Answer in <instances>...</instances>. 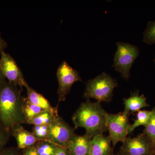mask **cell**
Instances as JSON below:
<instances>
[{
	"instance_id": "16",
	"label": "cell",
	"mask_w": 155,
	"mask_h": 155,
	"mask_svg": "<svg viewBox=\"0 0 155 155\" xmlns=\"http://www.w3.org/2000/svg\"><path fill=\"white\" fill-rule=\"evenodd\" d=\"M58 116V115H56L49 111L45 110L25 123L34 125H49Z\"/></svg>"
},
{
	"instance_id": "30",
	"label": "cell",
	"mask_w": 155,
	"mask_h": 155,
	"mask_svg": "<svg viewBox=\"0 0 155 155\" xmlns=\"http://www.w3.org/2000/svg\"><path fill=\"white\" fill-rule=\"evenodd\" d=\"M112 155H118V154H117V155H115V154H113Z\"/></svg>"
},
{
	"instance_id": "8",
	"label": "cell",
	"mask_w": 155,
	"mask_h": 155,
	"mask_svg": "<svg viewBox=\"0 0 155 155\" xmlns=\"http://www.w3.org/2000/svg\"><path fill=\"white\" fill-rule=\"evenodd\" d=\"M75 134L74 128L58 116L49 126L47 140L58 147L68 148Z\"/></svg>"
},
{
	"instance_id": "5",
	"label": "cell",
	"mask_w": 155,
	"mask_h": 155,
	"mask_svg": "<svg viewBox=\"0 0 155 155\" xmlns=\"http://www.w3.org/2000/svg\"><path fill=\"white\" fill-rule=\"evenodd\" d=\"M129 116L124 112L117 114H107V129L112 140L113 148L118 143H123L127 137L130 125Z\"/></svg>"
},
{
	"instance_id": "9",
	"label": "cell",
	"mask_w": 155,
	"mask_h": 155,
	"mask_svg": "<svg viewBox=\"0 0 155 155\" xmlns=\"http://www.w3.org/2000/svg\"><path fill=\"white\" fill-rule=\"evenodd\" d=\"M0 65L6 80L22 88L27 84L14 58L5 51L1 54Z\"/></svg>"
},
{
	"instance_id": "28",
	"label": "cell",
	"mask_w": 155,
	"mask_h": 155,
	"mask_svg": "<svg viewBox=\"0 0 155 155\" xmlns=\"http://www.w3.org/2000/svg\"><path fill=\"white\" fill-rule=\"evenodd\" d=\"M155 155V144H154V155Z\"/></svg>"
},
{
	"instance_id": "26",
	"label": "cell",
	"mask_w": 155,
	"mask_h": 155,
	"mask_svg": "<svg viewBox=\"0 0 155 155\" xmlns=\"http://www.w3.org/2000/svg\"><path fill=\"white\" fill-rule=\"evenodd\" d=\"M7 47H8V43L6 41L3 39L0 31V54L3 52L5 51V50Z\"/></svg>"
},
{
	"instance_id": "25",
	"label": "cell",
	"mask_w": 155,
	"mask_h": 155,
	"mask_svg": "<svg viewBox=\"0 0 155 155\" xmlns=\"http://www.w3.org/2000/svg\"><path fill=\"white\" fill-rule=\"evenodd\" d=\"M53 155H69L68 148L58 147L55 153Z\"/></svg>"
},
{
	"instance_id": "4",
	"label": "cell",
	"mask_w": 155,
	"mask_h": 155,
	"mask_svg": "<svg viewBox=\"0 0 155 155\" xmlns=\"http://www.w3.org/2000/svg\"><path fill=\"white\" fill-rule=\"evenodd\" d=\"M116 46L114 67L122 78L127 80L130 76L131 67L139 54V49L134 45L122 42H117Z\"/></svg>"
},
{
	"instance_id": "23",
	"label": "cell",
	"mask_w": 155,
	"mask_h": 155,
	"mask_svg": "<svg viewBox=\"0 0 155 155\" xmlns=\"http://www.w3.org/2000/svg\"><path fill=\"white\" fill-rule=\"evenodd\" d=\"M37 143L32 146L22 150V155H38V153Z\"/></svg>"
},
{
	"instance_id": "20",
	"label": "cell",
	"mask_w": 155,
	"mask_h": 155,
	"mask_svg": "<svg viewBox=\"0 0 155 155\" xmlns=\"http://www.w3.org/2000/svg\"><path fill=\"white\" fill-rule=\"evenodd\" d=\"M152 114L148 122L144 126L145 128L143 130L151 140L152 141L154 145L155 143V107L152 110Z\"/></svg>"
},
{
	"instance_id": "21",
	"label": "cell",
	"mask_w": 155,
	"mask_h": 155,
	"mask_svg": "<svg viewBox=\"0 0 155 155\" xmlns=\"http://www.w3.org/2000/svg\"><path fill=\"white\" fill-rule=\"evenodd\" d=\"M48 125H34L32 133L38 140H47L49 131Z\"/></svg>"
},
{
	"instance_id": "3",
	"label": "cell",
	"mask_w": 155,
	"mask_h": 155,
	"mask_svg": "<svg viewBox=\"0 0 155 155\" xmlns=\"http://www.w3.org/2000/svg\"><path fill=\"white\" fill-rule=\"evenodd\" d=\"M118 85L116 79L103 72L94 78L87 81L84 96L87 100L94 98L100 102H110L113 98L114 89Z\"/></svg>"
},
{
	"instance_id": "7",
	"label": "cell",
	"mask_w": 155,
	"mask_h": 155,
	"mask_svg": "<svg viewBox=\"0 0 155 155\" xmlns=\"http://www.w3.org/2000/svg\"><path fill=\"white\" fill-rule=\"evenodd\" d=\"M58 82V103L65 101L67 94L75 82L82 81L80 74L66 61H63L58 67L57 72Z\"/></svg>"
},
{
	"instance_id": "14",
	"label": "cell",
	"mask_w": 155,
	"mask_h": 155,
	"mask_svg": "<svg viewBox=\"0 0 155 155\" xmlns=\"http://www.w3.org/2000/svg\"><path fill=\"white\" fill-rule=\"evenodd\" d=\"M25 87L27 90V98L29 101L45 110L58 115V108L53 107L49 102L43 96L30 87L28 83L25 85Z\"/></svg>"
},
{
	"instance_id": "12",
	"label": "cell",
	"mask_w": 155,
	"mask_h": 155,
	"mask_svg": "<svg viewBox=\"0 0 155 155\" xmlns=\"http://www.w3.org/2000/svg\"><path fill=\"white\" fill-rule=\"evenodd\" d=\"M92 138L86 134H75L68 146L69 155H89Z\"/></svg>"
},
{
	"instance_id": "6",
	"label": "cell",
	"mask_w": 155,
	"mask_h": 155,
	"mask_svg": "<svg viewBox=\"0 0 155 155\" xmlns=\"http://www.w3.org/2000/svg\"><path fill=\"white\" fill-rule=\"evenodd\" d=\"M154 145L144 132L134 138L126 137L118 154L119 155H153Z\"/></svg>"
},
{
	"instance_id": "29",
	"label": "cell",
	"mask_w": 155,
	"mask_h": 155,
	"mask_svg": "<svg viewBox=\"0 0 155 155\" xmlns=\"http://www.w3.org/2000/svg\"><path fill=\"white\" fill-rule=\"evenodd\" d=\"M154 62L155 66V58L154 60Z\"/></svg>"
},
{
	"instance_id": "1",
	"label": "cell",
	"mask_w": 155,
	"mask_h": 155,
	"mask_svg": "<svg viewBox=\"0 0 155 155\" xmlns=\"http://www.w3.org/2000/svg\"><path fill=\"white\" fill-rule=\"evenodd\" d=\"M19 87L6 81L0 88V126L10 132L14 125L25 123Z\"/></svg>"
},
{
	"instance_id": "24",
	"label": "cell",
	"mask_w": 155,
	"mask_h": 155,
	"mask_svg": "<svg viewBox=\"0 0 155 155\" xmlns=\"http://www.w3.org/2000/svg\"><path fill=\"white\" fill-rule=\"evenodd\" d=\"M18 150V149L14 147L5 148L0 153V155H22Z\"/></svg>"
},
{
	"instance_id": "10",
	"label": "cell",
	"mask_w": 155,
	"mask_h": 155,
	"mask_svg": "<svg viewBox=\"0 0 155 155\" xmlns=\"http://www.w3.org/2000/svg\"><path fill=\"white\" fill-rule=\"evenodd\" d=\"M11 135L16 139L18 150H23L36 144L39 140L35 138L32 132L26 130L21 124L13 126L10 130Z\"/></svg>"
},
{
	"instance_id": "19",
	"label": "cell",
	"mask_w": 155,
	"mask_h": 155,
	"mask_svg": "<svg viewBox=\"0 0 155 155\" xmlns=\"http://www.w3.org/2000/svg\"><path fill=\"white\" fill-rule=\"evenodd\" d=\"M143 41L148 45L155 44V21L148 22L143 34Z\"/></svg>"
},
{
	"instance_id": "2",
	"label": "cell",
	"mask_w": 155,
	"mask_h": 155,
	"mask_svg": "<svg viewBox=\"0 0 155 155\" xmlns=\"http://www.w3.org/2000/svg\"><path fill=\"white\" fill-rule=\"evenodd\" d=\"M101 102H92L89 100L81 103L72 116V121L75 129L84 127L85 134L92 138L98 134H102L107 130V115Z\"/></svg>"
},
{
	"instance_id": "17",
	"label": "cell",
	"mask_w": 155,
	"mask_h": 155,
	"mask_svg": "<svg viewBox=\"0 0 155 155\" xmlns=\"http://www.w3.org/2000/svg\"><path fill=\"white\" fill-rule=\"evenodd\" d=\"M152 112V110H140L137 112L136 119L134 120L133 124L130 125L128 134L132 133L137 127L140 126H145L149 120Z\"/></svg>"
},
{
	"instance_id": "22",
	"label": "cell",
	"mask_w": 155,
	"mask_h": 155,
	"mask_svg": "<svg viewBox=\"0 0 155 155\" xmlns=\"http://www.w3.org/2000/svg\"><path fill=\"white\" fill-rule=\"evenodd\" d=\"M11 133L5 128L0 126V153L5 148L10 139Z\"/></svg>"
},
{
	"instance_id": "15",
	"label": "cell",
	"mask_w": 155,
	"mask_h": 155,
	"mask_svg": "<svg viewBox=\"0 0 155 155\" xmlns=\"http://www.w3.org/2000/svg\"><path fill=\"white\" fill-rule=\"evenodd\" d=\"M22 111L25 122L33 119L45 110L31 103L27 97L22 99Z\"/></svg>"
},
{
	"instance_id": "18",
	"label": "cell",
	"mask_w": 155,
	"mask_h": 155,
	"mask_svg": "<svg viewBox=\"0 0 155 155\" xmlns=\"http://www.w3.org/2000/svg\"><path fill=\"white\" fill-rule=\"evenodd\" d=\"M58 147L48 140H40L37 143L38 155H53Z\"/></svg>"
},
{
	"instance_id": "13",
	"label": "cell",
	"mask_w": 155,
	"mask_h": 155,
	"mask_svg": "<svg viewBox=\"0 0 155 155\" xmlns=\"http://www.w3.org/2000/svg\"><path fill=\"white\" fill-rule=\"evenodd\" d=\"M123 101L125 106L123 112L130 115L149 106L144 95L140 94L138 91L131 92L130 97L123 99Z\"/></svg>"
},
{
	"instance_id": "27",
	"label": "cell",
	"mask_w": 155,
	"mask_h": 155,
	"mask_svg": "<svg viewBox=\"0 0 155 155\" xmlns=\"http://www.w3.org/2000/svg\"><path fill=\"white\" fill-rule=\"evenodd\" d=\"M6 80L5 75L3 74L2 71L1 69V65H0V88L4 85V84L6 82Z\"/></svg>"
},
{
	"instance_id": "11",
	"label": "cell",
	"mask_w": 155,
	"mask_h": 155,
	"mask_svg": "<svg viewBox=\"0 0 155 155\" xmlns=\"http://www.w3.org/2000/svg\"><path fill=\"white\" fill-rule=\"evenodd\" d=\"M113 147L109 136L98 134L91 140L89 155H112Z\"/></svg>"
},
{
	"instance_id": "31",
	"label": "cell",
	"mask_w": 155,
	"mask_h": 155,
	"mask_svg": "<svg viewBox=\"0 0 155 155\" xmlns=\"http://www.w3.org/2000/svg\"><path fill=\"white\" fill-rule=\"evenodd\" d=\"M118 155H119V154H118Z\"/></svg>"
}]
</instances>
